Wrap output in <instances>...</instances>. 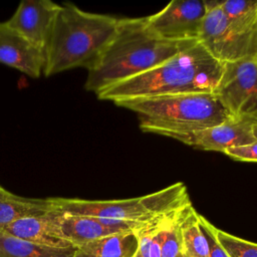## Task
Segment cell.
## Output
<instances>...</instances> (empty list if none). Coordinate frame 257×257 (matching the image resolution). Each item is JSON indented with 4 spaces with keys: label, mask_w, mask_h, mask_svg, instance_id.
<instances>
[{
    "label": "cell",
    "mask_w": 257,
    "mask_h": 257,
    "mask_svg": "<svg viewBox=\"0 0 257 257\" xmlns=\"http://www.w3.org/2000/svg\"><path fill=\"white\" fill-rule=\"evenodd\" d=\"M219 6L237 30L248 34L257 33V0L219 1Z\"/></svg>",
    "instance_id": "ac0fdd59"
},
{
    "label": "cell",
    "mask_w": 257,
    "mask_h": 257,
    "mask_svg": "<svg viewBox=\"0 0 257 257\" xmlns=\"http://www.w3.org/2000/svg\"><path fill=\"white\" fill-rule=\"evenodd\" d=\"M205 15L199 43L220 63L257 56V33L237 30L222 12L219 1L205 0Z\"/></svg>",
    "instance_id": "8992f818"
},
{
    "label": "cell",
    "mask_w": 257,
    "mask_h": 257,
    "mask_svg": "<svg viewBox=\"0 0 257 257\" xmlns=\"http://www.w3.org/2000/svg\"><path fill=\"white\" fill-rule=\"evenodd\" d=\"M0 63L39 78L44 73L46 54L6 22H0Z\"/></svg>",
    "instance_id": "8fae6325"
},
{
    "label": "cell",
    "mask_w": 257,
    "mask_h": 257,
    "mask_svg": "<svg viewBox=\"0 0 257 257\" xmlns=\"http://www.w3.org/2000/svg\"><path fill=\"white\" fill-rule=\"evenodd\" d=\"M253 136H254V138L257 140V124L254 126V128H253Z\"/></svg>",
    "instance_id": "603a6c76"
},
{
    "label": "cell",
    "mask_w": 257,
    "mask_h": 257,
    "mask_svg": "<svg viewBox=\"0 0 257 257\" xmlns=\"http://www.w3.org/2000/svg\"><path fill=\"white\" fill-rule=\"evenodd\" d=\"M213 94L231 117H257V56L222 63Z\"/></svg>",
    "instance_id": "52a82bcc"
},
{
    "label": "cell",
    "mask_w": 257,
    "mask_h": 257,
    "mask_svg": "<svg viewBox=\"0 0 257 257\" xmlns=\"http://www.w3.org/2000/svg\"><path fill=\"white\" fill-rule=\"evenodd\" d=\"M221 71L222 63L198 43L144 73L97 92L96 96L114 102L127 98L213 93Z\"/></svg>",
    "instance_id": "7a4b0ae2"
},
{
    "label": "cell",
    "mask_w": 257,
    "mask_h": 257,
    "mask_svg": "<svg viewBox=\"0 0 257 257\" xmlns=\"http://www.w3.org/2000/svg\"><path fill=\"white\" fill-rule=\"evenodd\" d=\"M181 233L184 257H209V247L199 223V214L192 204L183 209Z\"/></svg>",
    "instance_id": "e0dca14e"
},
{
    "label": "cell",
    "mask_w": 257,
    "mask_h": 257,
    "mask_svg": "<svg viewBox=\"0 0 257 257\" xmlns=\"http://www.w3.org/2000/svg\"><path fill=\"white\" fill-rule=\"evenodd\" d=\"M207 13L205 0H173L158 13L147 16V25L169 41L198 40Z\"/></svg>",
    "instance_id": "ba28073f"
},
{
    "label": "cell",
    "mask_w": 257,
    "mask_h": 257,
    "mask_svg": "<svg viewBox=\"0 0 257 257\" xmlns=\"http://www.w3.org/2000/svg\"><path fill=\"white\" fill-rule=\"evenodd\" d=\"M75 249L38 245L0 231V257H72Z\"/></svg>",
    "instance_id": "2e32d148"
},
{
    "label": "cell",
    "mask_w": 257,
    "mask_h": 257,
    "mask_svg": "<svg viewBox=\"0 0 257 257\" xmlns=\"http://www.w3.org/2000/svg\"><path fill=\"white\" fill-rule=\"evenodd\" d=\"M216 238L229 257H257V244L231 235L215 227Z\"/></svg>",
    "instance_id": "ffe728a7"
},
{
    "label": "cell",
    "mask_w": 257,
    "mask_h": 257,
    "mask_svg": "<svg viewBox=\"0 0 257 257\" xmlns=\"http://www.w3.org/2000/svg\"><path fill=\"white\" fill-rule=\"evenodd\" d=\"M224 154L236 161L257 162V140L243 146L230 148Z\"/></svg>",
    "instance_id": "7402d4cb"
},
{
    "label": "cell",
    "mask_w": 257,
    "mask_h": 257,
    "mask_svg": "<svg viewBox=\"0 0 257 257\" xmlns=\"http://www.w3.org/2000/svg\"><path fill=\"white\" fill-rule=\"evenodd\" d=\"M52 206L65 214L148 224L191 204L187 187L179 182L158 192L122 200L49 198Z\"/></svg>",
    "instance_id": "5b68a950"
},
{
    "label": "cell",
    "mask_w": 257,
    "mask_h": 257,
    "mask_svg": "<svg viewBox=\"0 0 257 257\" xmlns=\"http://www.w3.org/2000/svg\"><path fill=\"white\" fill-rule=\"evenodd\" d=\"M198 43V40L162 39L150 30L146 17L119 18L113 39L96 63L87 70L84 88L96 94L158 66Z\"/></svg>",
    "instance_id": "6da1fadb"
},
{
    "label": "cell",
    "mask_w": 257,
    "mask_h": 257,
    "mask_svg": "<svg viewBox=\"0 0 257 257\" xmlns=\"http://www.w3.org/2000/svg\"><path fill=\"white\" fill-rule=\"evenodd\" d=\"M119 18L60 4L46 50L44 75L84 67L90 69L113 39Z\"/></svg>",
    "instance_id": "3957f363"
},
{
    "label": "cell",
    "mask_w": 257,
    "mask_h": 257,
    "mask_svg": "<svg viewBox=\"0 0 257 257\" xmlns=\"http://www.w3.org/2000/svg\"><path fill=\"white\" fill-rule=\"evenodd\" d=\"M135 257H142V256H141V254H140V252H139V249H138V251H137V253H136Z\"/></svg>",
    "instance_id": "d4e9b609"
},
{
    "label": "cell",
    "mask_w": 257,
    "mask_h": 257,
    "mask_svg": "<svg viewBox=\"0 0 257 257\" xmlns=\"http://www.w3.org/2000/svg\"><path fill=\"white\" fill-rule=\"evenodd\" d=\"M147 224L108 220L61 212L60 228L64 238L74 247L106 236L138 232Z\"/></svg>",
    "instance_id": "7c38bea8"
},
{
    "label": "cell",
    "mask_w": 257,
    "mask_h": 257,
    "mask_svg": "<svg viewBox=\"0 0 257 257\" xmlns=\"http://www.w3.org/2000/svg\"><path fill=\"white\" fill-rule=\"evenodd\" d=\"M114 104L136 112L143 132L165 137L208 128L231 118L213 93L127 98Z\"/></svg>",
    "instance_id": "277c9868"
},
{
    "label": "cell",
    "mask_w": 257,
    "mask_h": 257,
    "mask_svg": "<svg viewBox=\"0 0 257 257\" xmlns=\"http://www.w3.org/2000/svg\"><path fill=\"white\" fill-rule=\"evenodd\" d=\"M185 207L176 211L172 215L168 223L166 238L162 246V257H184L181 233V219L183 209Z\"/></svg>",
    "instance_id": "d6986e66"
},
{
    "label": "cell",
    "mask_w": 257,
    "mask_h": 257,
    "mask_svg": "<svg viewBox=\"0 0 257 257\" xmlns=\"http://www.w3.org/2000/svg\"><path fill=\"white\" fill-rule=\"evenodd\" d=\"M60 216L61 212L53 208L41 215L21 218L5 227L2 232L47 247L65 248L72 246L61 232Z\"/></svg>",
    "instance_id": "4fadbf2b"
},
{
    "label": "cell",
    "mask_w": 257,
    "mask_h": 257,
    "mask_svg": "<svg viewBox=\"0 0 257 257\" xmlns=\"http://www.w3.org/2000/svg\"><path fill=\"white\" fill-rule=\"evenodd\" d=\"M52 209L49 198H24L5 190L0 196V231L21 218L41 215Z\"/></svg>",
    "instance_id": "9a60e30c"
},
{
    "label": "cell",
    "mask_w": 257,
    "mask_h": 257,
    "mask_svg": "<svg viewBox=\"0 0 257 257\" xmlns=\"http://www.w3.org/2000/svg\"><path fill=\"white\" fill-rule=\"evenodd\" d=\"M139 249L137 232L114 234L76 247L72 257H135Z\"/></svg>",
    "instance_id": "5bb4252c"
},
{
    "label": "cell",
    "mask_w": 257,
    "mask_h": 257,
    "mask_svg": "<svg viewBox=\"0 0 257 257\" xmlns=\"http://www.w3.org/2000/svg\"><path fill=\"white\" fill-rule=\"evenodd\" d=\"M59 9L50 0H23L5 22L46 54Z\"/></svg>",
    "instance_id": "30bf717a"
},
{
    "label": "cell",
    "mask_w": 257,
    "mask_h": 257,
    "mask_svg": "<svg viewBox=\"0 0 257 257\" xmlns=\"http://www.w3.org/2000/svg\"><path fill=\"white\" fill-rule=\"evenodd\" d=\"M4 191H5V189L0 185V196L3 194V192H4Z\"/></svg>",
    "instance_id": "cb8c5ba5"
},
{
    "label": "cell",
    "mask_w": 257,
    "mask_h": 257,
    "mask_svg": "<svg viewBox=\"0 0 257 257\" xmlns=\"http://www.w3.org/2000/svg\"><path fill=\"white\" fill-rule=\"evenodd\" d=\"M257 124V117H231L217 125L182 134H170L166 137L175 139L185 145L203 151L223 153L234 147L243 146L256 141L253 128Z\"/></svg>",
    "instance_id": "9c48e42d"
},
{
    "label": "cell",
    "mask_w": 257,
    "mask_h": 257,
    "mask_svg": "<svg viewBox=\"0 0 257 257\" xmlns=\"http://www.w3.org/2000/svg\"><path fill=\"white\" fill-rule=\"evenodd\" d=\"M199 223L208 242L209 257H229V255L226 253L223 247L219 244L216 238V235L214 232L215 226H213L207 219H205L201 215H199Z\"/></svg>",
    "instance_id": "44dd1931"
}]
</instances>
